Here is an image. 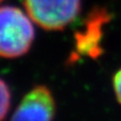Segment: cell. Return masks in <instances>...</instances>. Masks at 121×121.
I'll list each match as a JSON object with an SVG mask.
<instances>
[{
    "label": "cell",
    "instance_id": "cell-1",
    "mask_svg": "<svg viewBox=\"0 0 121 121\" xmlns=\"http://www.w3.org/2000/svg\"><path fill=\"white\" fill-rule=\"evenodd\" d=\"M35 32L29 15L15 6H0V56L16 59L30 50Z\"/></svg>",
    "mask_w": 121,
    "mask_h": 121
},
{
    "label": "cell",
    "instance_id": "cell-2",
    "mask_svg": "<svg viewBox=\"0 0 121 121\" xmlns=\"http://www.w3.org/2000/svg\"><path fill=\"white\" fill-rule=\"evenodd\" d=\"M30 18L43 29L60 31L80 14L81 0H22Z\"/></svg>",
    "mask_w": 121,
    "mask_h": 121
},
{
    "label": "cell",
    "instance_id": "cell-3",
    "mask_svg": "<svg viewBox=\"0 0 121 121\" xmlns=\"http://www.w3.org/2000/svg\"><path fill=\"white\" fill-rule=\"evenodd\" d=\"M55 100L47 86L37 85L22 98L11 121H52Z\"/></svg>",
    "mask_w": 121,
    "mask_h": 121
},
{
    "label": "cell",
    "instance_id": "cell-4",
    "mask_svg": "<svg viewBox=\"0 0 121 121\" xmlns=\"http://www.w3.org/2000/svg\"><path fill=\"white\" fill-rule=\"evenodd\" d=\"M11 105V91L8 84L0 79V121L4 119Z\"/></svg>",
    "mask_w": 121,
    "mask_h": 121
},
{
    "label": "cell",
    "instance_id": "cell-5",
    "mask_svg": "<svg viewBox=\"0 0 121 121\" xmlns=\"http://www.w3.org/2000/svg\"><path fill=\"white\" fill-rule=\"evenodd\" d=\"M113 88L116 99L121 104V68L116 71L113 77Z\"/></svg>",
    "mask_w": 121,
    "mask_h": 121
},
{
    "label": "cell",
    "instance_id": "cell-6",
    "mask_svg": "<svg viewBox=\"0 0 121 121\" xmlns=\"http://www.w3.org/2000/svg\"><path fill=\"white\" fill-rule=\"evenodd\" d=\"M1 1H2V0H0V2H1Z\"/></svg>",
    "mask_w": 121,
    "mask_h": 121
}]
</instances>
